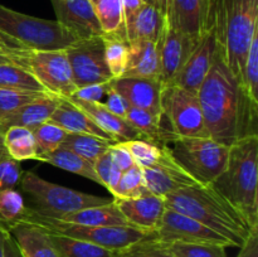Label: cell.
I'll use <instances>...</instances> for the list:
<instances>
[{
    "label": "cell",
    "mask_w": 258,
    "mask_h": 257,
    "mask_svg": "<svg viewBox=\"0 0 258 257\" xmlns=\"http://www.w3.org/2000/svg\"><path fill=\"white\" fill-rule=\"evenodd\" d=\"M197 97L209 138L214 141L231 146L239 139L257 135L258 103L247 95L219 48Z\"/></svg>",
    "instance_id": "cell-1"
},
{
    "label": "cell",
    "mask_w": 258,
    "mask_h": 257,
    "mask_svg": "<svg viewBox=\"0 0 258 257\" xmlns=\"http://www.w3.org/2000/svg\"><path fill=\"white\" fill-rule=\"evenodd\" d=\"M165 206L191 217L231 242L241 247L252 231L246 217L229 203L212 184H194L164 197Z\"/></svg>",
    "instance_id": "cell-2"
},
{
    "label": "cell",
    "mask_w": 258,
    "mask_h": 257,
    "mask_svg": "<svg viewBox=\"0 0 258 257\" xmlns=\"http://www.w3.org/2000/svg\"><path fill=\"white\" fill-rule=\"evenodd\" d=\"M208 24L214 27L227 66L242 82L247 53L258 33V0H209Z\"/></svg>",
    "instance_id": "cell-3"
},
{
    "label": "cell",
    "mask_w": 258,
    "mask_h": 257,
    "mask_svg": "<svg viewBox=\"0 0 258 257\" xmlns=\"http://www.w3.org/2000/svg\"><path fill=\"white\" fill-rule=\"evenodd\" d=\"M212 185L258 227V136L249 135L229 146L227 165Z\"/></svg>",
    "instance_id": "cell-4"
},
{
    "label": "cell",
    "mask_w": 258,
    "mask_h": 257,
    "mask_svg": "<svg viewBox=\"0 0 258 257\" xmlns=\"http://www.w3.org/2000/svg\"><path fill=\"white\" fill-rule=\"evenodd\" d=\"M176 163L198 184H212L224 170L229 146L211 138H179L166 134L163 141Z\"/></svg>",
    "instance_id": "cell-5"
},
{
    "label": "cell",
    "mask_w": 258,
    "mask_h": 257,
    "mask_svg": "<svg viewBox=\"0 0 258 257\" xmlns=\"http://www.w3.org/2000/svg\"><path fill=\"white\" fill-rule=\"evenodd\" d=\"M19 185L33 204L29 208L35 213L49 218L57 219L71 212L110 202L105 197L82 193L59 184L50 183L33 171H24L22 174Z\"/></svg>",
    "instance_id": "cell-6"
},
{
    "label": "cell",
    "mask_w": 258,
    "mask_h": 257,
    "mask_svg": "<svg viewBox=\"0 0 258 257\" xmlns=\"http://www.w3.org/2000/svg\"><path fill=\"white\" fill-rule=\"evenodd\" d=\"M0 32L29 50L66 49L78 40L57 20H47L15 12L0 4Z\"/></svg>",
    "instance_id": "cell-7"
},
{
    "label": "cell",
    "mask_w": 258,
    "mask_h": 257,
    "mask_svg": "<svg viewBox=\"0 0 258 257\" xmlns=\"http://www.w3.org/2000/svg\"><path fill=\"white\" fill-rule=\"evenodd\" d=\"M23 219L39 224L50 233L90 242L113 252L125 251L134 244L154 236V233L135 228L133 226H81L68 223L59 219L40 216L32 211L29 207H27Z\"/></svg>",
    "instance_id": "cell-8"
},
{
    "label": "cell",
    "mask_w": 258,
    "mask_h": 257,
    "mask_svg": "<svg viewBox=\"0 0 258 257\" xmlns=\"http://www.w3.org/2000/svg\"><path fill=\"white\" fill-rule=\"evenodd\" d=\"M163 118L179 138H209L197 93L176 85L164 87Z\"/></svg>",
    "instance_id": "cell-9"
},
{
    "label": "cell",
    "mask_w": 258,
    "mask_h": 257,
    "mask_svg": "<svg viewBox=\"0 0 258 257\" xmlns=\"http://www.w3.org/2000/svg\"><path fill=\"white\" fill-rule=\"evenodd\" d=\"M64 50L72 70L73 82L77 88L112 80L105 60L103 37L76 40Z\"/></svg>",
    "instance_id": "cell-10"
},
{
    "label": "cell",
    "mask_w": 258,
    "mask_h": 257,
    "mask_svg": "<svg viewBox=\"0 0 258 257\" xmlns=\"http://www.w3.org/2000/svg\"><path fill=\"white\" fill-rule=\"evenodd\" d=\"M28 70L53 95L70 97L77 90L64 49L29 50Z\"/></svg>",
    "instance_id": "cell-11"
},
{
    "label": "cell",
    "mask_w": 258,
    "mask_h": 257,
    "mask_svg": "<svg viewBox=\"0 0 258 257\" xmlns=\"http://www.w3.org/2000/svg\"><path fill=\"white\" fill-rule=\"evenodd\" d=\"M154 239L161 243L186 242V243H212L231 247V242L196 221L191 217L166 207L160 222L154 232Z\"/></svg>",
    "instance_id": "cell-12"
},
{
    "label": "cell",
    "mask_w": 258,
    "mask_h": 257,
    "mask_svg": "<svg viewBox=\"0 0 258 257\" xmlns=\"http://www.w3.org/2000/svg\"><path fill=\"white\" fill-rule=\"evenodd\" d=\"M217 48L218 43H217L216 30L213 25L209 24L206 32L196 43L191 52L189 53L183 67L174 78L173 85L185 88L193 93L198 92L202 82L211 70Z\"/></svg>",
    "instance_id": "cell-13"
},
{
    "label": "cell",
    "mask_w": 258,
    "mask_h": 257,
    "mask_svg": "<svg viewBox=\"0 0 258 257\" xmlns=\"http://www.w3.org/2000/svg\"><path fill=\"white\" fill-rule=\"evenodd\" d=\"M143 175L148 190L163 198L179 189L198 184L176 163L164 144L161 158L154 165L143 169Z\"/></svg>",
    "instance_id": "cell-14"
},
{
    "label": "cell",
    "mask_w": 258,
    "mask_h": 257,
    "mask_svg": "<svg viewBox=\"0 0 258 257\" xmlns=\"http://www.w3.org/2000/svg\"><path fill=\"white\" fill-rule=\"evenodd\" d=\"M116 92L120 93L133 107L143 108L154 116L163 118L164 86L158 78L120 77L110 81Z\"/></svg>",
    "instance_id": "cell-15"
},
{
    "label": "cell",
    "mask_w": 258,
    "mask_h": 257,
    "mask_svg": "<svg viewBox=\"0 0 258 257\" xmlns=\"http://www.w3.org/2000/svg\"><path fill=\"white\" fill-rule=\"evenodd\" d=\"M57 22L70 30L78 40L103 37L102 28L90 0H50Z\"/></svg>",
    "instance_id": "cell-16"
},
{
    "label": "cell",
    "mask_w": 258,
    "mask_h": 257,
    "mask_svg": "<svg viewBox=\"0 0 258 257\" xmlns=\"http://www.w3.org/2000/svg\"><path fill=\"white\" fill-rule=\"evenodd\" d=\"M198 40L185 37L166 23V28L159 44L160 53V81L164 87L173 85L174 78L178 75L189 53Z\"/></svg>",
    "instance_id": "cell-17"
},
{
    "label": "cell",
    "mask_w": 258,
    "mask_h": 257,
    "mask_svg": "<svg viewBox=\"0 0 258 257\" xmlns=\"http://www.w3.org/2000/svg\"><path fill=\"white\" fill-rule=\"evenodd\" d=\"M115 203L130 226L150 233L155 232L166 208L163 197L149 190L138 198L118 199Z\"/></svg>",
    "instance_id": "cell-18"
},
{
    "label": "cell",
    "mask_w": 258,
    "mask_h": 257,
    "mask_svg": "<svg viewBox=\"0 0 258 257\" xmlns=\"http://www.w3.org/2000/svg\"><path fill=\"white\" fill-rule=\"evenodd\" d=\"M166 20L178 32L198 40L208 25V4L204 0H171Z\"/></svg>",
    "instance_id": "cell-19"
},
{
    "label": "cell",
    "mask_w": 258,
    "mask_h": 257,
    "mask_svg": "<svg viewBox=\"0 0 258 257\" xmlns=\"http://www.w3.org/2000/svg\"><path fill=\"white\" fill-rule=\"evenodd\" d=\"M8 233L14 239L22 257H59L50 233L39 224L22 219Z\"/></svg>",
    "instance_id": "cell-20"
},
{
    "label": "cell",
    "mask_w": 258,
    "mask_h": 257,
    "mask_svg": "<svg viewBox=\"0 0 258 257\" xmlns=\"http://www.w3.org/2000/svg\"><path fill=\"white\" fill-rule=\"evenodd\" d=\"M165 15L156 8L144 3L131 17L125 19V32L128 43L146 40L159 43L166 28Z\"/></svg>",
    "instance_id": "cell-21"
},
{
    "label": "cell",
    "mask_w": 258,
    "mask_h": 257,
    "mask_svg": "<svg viewBox=\"0 0 258 257\" xmlns=\"http://www.w3.org/2000/svg\"><path fill=\"white\" fill-rule=\"evenodd\" d=\"M71 102L75 103L77 107L85 111L90 117L108 134L111 138L115 139L117 143H123L136 139H145L134 126H131L125 118L115 115L106 108L102 102H86L77 98L67 97ZM146 140V139H145Z\"/></svg>",
    "instance_id": "cell-22"
},
{
    "label": "cell",
    "mask_w": 258,
    "mask_h": 257,
    "mask_svg": "<svg viewBox=\"0 0 258 257\" xmlns=\"http://www.w3.org/2000/svg\"><path fill=\"white\" fill-rule=\"evenodd\" d=\"M59 101L60 96L45 93L0 121V130L4 133L10 126H22L32 131L35 130L38 126L49 121L52 113L59 105Z\"/></svg>",
    "instance_id": "cell-23"
},
{
    "label": "cell",
    "mask_w": 258,
    "mask_h": 257,
    "mask_svg": "<svg viewBox=\"0 0 258 257\" xmlns=\"http://www.w3.org/2000/svg\"><path fill=\"white\" fill-rule=\"evenodd\" d=\"M49 121L54 122L63 130L71 134H86V135H93L102 138L105 140L117 143L113 138H111L106 131H103L90 115L81 110L80 107L71 102L67 97L60 96V101L58 107L50 116Z\"/></svg>",
    "instance_id": "cell-24"
},
{
    "label": "cell",
    "mask_w": 258,
    "mask_h": 257,
    "mask_svg": "<svg viewBox=\"0 0 258 257\" xmlns=\"http://www.w3.org/2000/svg\"><path fill=\"white\" fill-rule=\"evenodd\" d=\"M122 77L160 80V53L158 43L146 40L131 42L127 65Z\"/></svg>",
    "instance_id": "cell-25"
},
{
    "label": "cell",
    "mask_w": 258,
    "mask_h": 257,
    "mask_svg": "<svg viewBox=\"0 0 258 257\" xmlns=\"http://www.w3.org/2000/svg\"><path fill=\"white\" fill-rule=\"evenodd\" d=\"M59 221L68 223L81 224V226H130L120 209L116 206L115 201H110L101 206L88 207L81 211L60 216Z\"/></svg>",
    "instance_id": "cell-26"
},
{
    "label": "cell",
    "mask_w": 258,
    "mask_h": 257,
    "mask_svg": "<svg viewBox=\"0 0 258 257\" xmlns=\"http://www.w3.org/2000/svg\"><path fill=\"white\" fill-rule=\"evenodd\" d=\"M37 160L50 164V165L57 166V168L63 169V170L70 171V173L77 174V175L83 176V178L95 181V183L101 185V181L98 179L97 174H96L93 164L78 156L73 151L62 148V146L55 149L54 151L37 156Z\"/></svg>",
    "instance_id": "cell-27"
},
{
    "label": "cell",
    "mask_w": 258,
    "mask_h": 257,
    "mask_svg": "<svg viewBox=\"0 0 258 257\" xmlns=\"http://www.w3.org/2000/svg\"><path fill=\"white\" fill-rule=\"evenodd\" d=\"M3 143L8 155L17 161L37 160V145L32 130L10 126L3 133Z\"/></svg>",
    "instance_id": "cell-28"
},
{
    "label": "cell",
    "mask_w": 258,
    "mask_h": 257,
    "mask_svg": "<svg viewBox=\"0 0 258 257\" xmlns=\"http://www.w3.org/2000/svg\"><path fill=\"white\" fill-rule=\"evenodd\" d=\"M113 144L116 143L105 140V139L98 138V136L68 133L60 146L73 151L90 163L95 164L98 158H101L103 154L110 150L111 145H113Z\"/></svg>",
    "instance_id": "cell-29"
},
{
    "label": "cell",
    "mask_w": 258,
    "mask_h": 257,
    "mask_svg": "<svg viewBox=\"0 0 258 257\" xmlns=\"http://www.w3.org/2000/svg\"><path fill=\"white\" fill-rule=\"evenodd\" d=\"M105 35H126L121 0H90Z\"/></svg>",
    "instance_id": "cell-30"
},
{
    "label": "cell",
    "mask_w": 258,
    "mask_h": 257,
    "mask_svg": "<svg viewBox=\"0 0 258 257\" xmlns=\"http://www.w3.org/2000/svg\"><path fill=\"white\" fill-rule=\"evenodd\" d=\"M125 120L131 126H134L146 140L156 144H163L166 134L170 133L168 127L164 126L163 118L156 117L153 113L143 108L130 106Z\"/></svg>",
    "instance_id": "cell-31"
},
{
    "label": "cell",
    "mask_w": 258,
    "mask_h": 257,
    "mask_svg": "<svg viewBox=\"0 0 258 257\" xmlns=\"http://www.w3.org/2000/svg\"><path fill=\"white\" fill-rule=\"evenodd\" d=\"M50 233V232H49ZM59 257H113L116 252L62 234L50 233Z\"/></svg>",
    "instance_id": "cell-32"
},
{
    "label": "cell",
    "mask_w": 258,
    "mask_h": 257,
    "mask_svg": "<svg viewBox=\"0 0 258 257\" xmlns=\"http://www.w3.org/2000/svg\"><path fill=\"white\" fill-rule=\"evenodd\" d=\"M0 88L48 92L30 71L13 63L0 65Z\"/></svg>",
    "instance_id": "cell-33"
},
{
    "label": "cell",
    "mask_w": 258,
    "mask_h": 257,
    "mask_svg": "<svg viewBox=\"0 0 258 257\" xmlns=\"http://www.w3.org/2000/svg\"><path fill=\"white\" fill-rule=\"evenodd\" d=\"M103 44H105V60L113 78L122 77L127 65L128 43L126 35H103Z\"/></svg>",
    "instance_id": "cell-34"
},
{
    "label": "cell",
    "mask_w": 258,
    "mask_h": 257,
    "mask_svg": "<svg viewBox=\"0 0 258 257\" xmlns=\"http://www.w3.org/2000/svg\"><path fill=\"white\" fill-rule=\"evenodd\" d=\"M27 206L22 194L15 189L0 190V229L8 232L25 216Z\"/></svg>",
    "instance_id": "cell-35"
},
{
    "label": "cell",
    "mask_w": 258,
    "mask_h": 257,
    "mask_svg": "<svg viewBox=\"0 0 258 257\" xmlns=\"http://www.w3.org/2000/svg\"><path fill=\"white\" fill-rule=\"evenodd\" d=\"M148 191L143 175V169L136 164L128 170L122 171L117 185L115 186L111 194L115 201L118 199H133L143 196Z\"/></svg>",
    "instance_id": "cell-36"
},
{
    "label": "cell",
    "mask_w": 258,
    "mask_h": 257,
    "mask_svg": "<svg viewBox=\"0 0 258 257\" xmlns=\"http://www.w3.org/2000/svg\"><path fill=\"white\" fill-rule=\"evenodd\" d=\"M122 144L135 160V163L141 169L149 168L158 163L163 154V144H156L145 139H136V140L123 141Z\"/></svg>",
    "instance_id": "cell-37"
},
{
    "label": "cell",
    "mask_w": 258,
    "mask_h": 257,
    "mask_svg": "<svg viewBox=\"0 0 258 257\" xmlns=\"http://www.w3.org/2000/svg\"><path fill=\"white\" fill-rule=\"evenodd\" d=\"M173 257H227L226 247L212 243H164Z\"/></svg>",
    "instance_id": "cell-38"
},
{
    "label": "cell",
    "mask_w": 258,
    "mask_h": 257,
    "mask_svg": "<svg viewBox=\"0 0 258 257\" xmlns=\"http://www.w3.org/2000/svg\"><path fill=\"white\" fill-rule=\"evenodd\" d=\"M33 134H34L37 153L39 156L60 148L68 133L52 121H47L33 130Z\"/></svg>",
    "instance_id": "cell-39"
},
{
    "label": "cell",
    "mask_w": 258,
    "mask_h": 257,
    "mask_svg": "<svg viewBox=\"0 0 258 257\" xmlns=\"http://www.w3.org/2000/svg\"><path fill=\"white\" fill-rule=\"evenodd\" d=\"M241 85L243 86L251 100L258 103V33L252 39L248 53H247Z\"/></svg>",
    "instance_id": "cell-40"
},
{
    "label": "cell",
    "mask_w": 258,
    "mask_h": 257,
    "mask_svg": "<svg viewBox=\"0 0 258 257\" xmlns=\"http://www.w3.org/2000/svg\"><path fill=\"white\" fill-rule=\"evenodd\" d=\"M49 92H35V91H20L0 88V121L4 120L13 112L30 101Z\"/></svg>",
    "instance_id": "cell-41"
},
{
    "label": "cell",
    "mask_w": 258,
    "mask_h": 257,
    "mask_svg": "<svg viewBox=\"0 0 258 257\" xmlns=\"http://www.w3.org/2000/svg\"><path fill=\"white\" fill-rule=\"evenodd\" d=\"M93 166H95V171L101 181V185L105 186L110 193H112L115 186L117 185L118 180H120L122 171L118 169V166L113 161L110 150L103 154L101 158H98L96 163L93 164Z\"/></svg>",
    "instance_id": "cell-42"
},
{
    "label": "cell",
    "mask_w": 258,
    "mask_h": 257,
    "mask_svg": "<svg viewBox=\"0 0 258 257\" xmlns=\"http://www.w3.org/2000/svg\"><path fill=\"white\" fill-rule=\"evenodd\" d=\"M22 174L19 161L10 158L8 153L0 156V190L17 188L22 179Z\"/></svg>",
    "instance_id": "cell-43"
},
{
    "label": "cell",
    "mask_w": 258,
    "mask_h": 257,
    "mask_svg": "<svg viewBox=\"0 0 258 257\" xmlns=\"http://www.w3.org/2000/svg\"><path fill=\"white\" fill-rule=\"evenodd\" d=\"M121 252L126 257H173L169 253L164 243L154 239V236Z\"/></svg>",
    "instance_id": "cell-44"
},
{
    "label": "cell",
    "mask_w": 258,
    "mask_h": 257,
    "mask_svg": "<svg viewBox=\"0 0 258 257\" xmlns=\"http://www.w3.org/2000/svg\"><path fill=\"white\" fill-rule=\"evenodd\" d=\"M110 88V82L93 83V85L83 86V87L77 88L70 97L86 101V102H101V98L106 96V93L108 92Z\"/></svg>",
    "instance_id": "cell-45"
},
{
    "label": "cell",
    "mask_w": 258,
    "mask_h": 257,
    "mask_svg": "<svg viewBox=\"0 0 258 257\" xmlns=\"http://www.w3.org/2000/svg\"><path fill=\"white\" fill-rule=\"evenodd\" d=\"M106 97H107V101H106L103 105L106 106L108 111H111L115 115L120 116V117L125 118L126 115H127V111L130 108V105H128L127 101L122 97L118 92H116L112 87L108 90V92L106 93Z\"/></svg>",
    "instance_id": "cell-46"
},
{
    "label": "cell",
    "mask_w": 258,
    "mask_h": 257,
    "mask_svg": "<svg viewBox=\"0 0 258 257\" xmlns=\"http://www.w3.org/2000/svg\"><path fill=\"white\" fill-rule=\"evenodd\" d=\"M110 154L111 156H112L115 164L118 166V169H120L121 171H126L130 168H133L134 165H136L135 160H134L133 156H131L130 151H128L121 143H116L113 144V145H111Z\"/></svg>",
    "instance_id": "cell-47"
},
{
    "label": "cell",
    "mask_w": 258,
    "mask_h": 257,
    "mask_svg": "<svg viewBox=\"0 0 258 257\" xmlns=\"http://www.w3.org/2000/svg\"><path fill=\"white\" fill-rule=\"evenodd\" d=\"M0 50L13 55V57L22 58V59L28 60V53H29V49H27V48L23 44H20L18 40H15L14 38L9 37V35H7L3 32H0Z\"/></svg>",
    "instance_id": "cell-48"
},
{
    "label": "cell",
    "mask_w": 258,
    "mask_h": 257,
    "mask_svg": "<svg viewBox=\"0 0 258 257\" xmlns=\"http://www.w3.org/2000/svg\"><path fill=\"white\" fill-rule=\"evenodd\" d=\"M236 257H258V228L251 232L248 238L239 247Z\"/></svg>",
    "instance_id": "cell-49"
},
{
    "label": "cell",
    "mask_w": 258,
    "mask_h": 257,
    "mask_svg": "<svg viewBox=\"0 0 258 257\" xmlns=\"http://www.w3.org/2000/svg\"><path fill=\"white\" fill-rule=\"evenodd\" d=\"M4 256L5 257H22L19 249H18L17 244H15L14 239L10 236L9 233H7L4 239Z\"/></svg>",
    "instance_id": "cell-50"
},
{
    "label": "cell",
    "mask_w": 258,
    "mask_h": 257,
    "mask_svg": "<svg viewBox=\"0 0 258 257\" xmlns=\"http://www.w3.org/2000/svg\"><path fill=\"white\" fill-rule=\"evenodd\" d=\"M121 3H122L123 20L131 17L144 4L143 0H121Z\"/></svg>",
    "instance_id": "cell-51"
},
{
    "label": "cell",
    "mask_w": 258,
    "mask_h": 257,
    "mask_svg": "<svg viewBox=\"0 0 258 257\" xmlns=\"http://www.w3.org/2000/svg\"><path fill=\"white\" fill-rule=\"evenodd\" d=\"M5 63H13V65H18V66H20V67L28 70V60L27 59H22V58L13 57V55H10V54H8V53L0 50V65H5Z\"/></svg>",
    "instance_id": "cell-52"
},
{
    "label": "cell",
    "mask_w": 258,
    "mask_h": 257,
    "mask_svg": "<svg viewBox=\"0 0 258 257\" xmlns=\"http://www.w3.org/2000/svg\"><path fill=\"white\" fill-rule=\"evenodd\" d=\"M143 2L146 3V4L151 5V7L156 8L161 14L168 17L169 7H170V0H143Z\"/></svg>",
    "instance_id": "cell-53"
},
{
    "label": "cell",
    "mask_w": 258,
    "mask_h": 257,
    "mask_svg": "<svg viewBox=\"0 0 258 257\" xmlns=\"http://www.w3.org/2000/svg\"><path fill=\"white\" fill-rule=\"evenodd\" d=\"M7 233L8 232L0 229V257H5L4 256V239H5V236H7Z\"/></svg>",
    "instance_id": "cell-54"
},
{
    "label": "cell",
    "mask_w": 258,
    "mask_h": 257,
    "mask_svg": "<svg viewBox=\"0 0 258 257\" xmlns=\"http://www.w3.org/2000/svg\"><path fill=\"white\" fill-rule=\"evenodd\" d=\"M4 153H7V150H5L4 148V143H3V133L2 130H0V156H2Z\"/></svg>",
    "instance_id": "cell-55"
},
{
    "label": "cell",
    "mask_w": 258,
    "mask_h": 257,
    "mask_svg": "<svg viewBox=\"0 0 258 257\" xmlns=\"http://www.w3.org/2000/svg\"><path fill=\"white\" fill-rule=\"evenodd\" d=\"M113 257H126V256L122 253V252H116L115 256H113Z\"/></svg>",
    "instance_id": "cell-56"
},
{
    "label": "cell",
    "mask_w": 258,
    "mask_h": 257,
    "mask_svg": "<svg viewBox=\"0 0 258 257\" xmlns=\"http://www.w3.org/2000/svg\"><path fill=\"white\" fill-rule=\"evenodd\" d=\"M204 2H206V3H207V4H208V5H209V0H204Z\"/></svg>",
    "instance_id": "cell-57"
},
{
    "label": "cell",
    "mask_w": 258,
    "mask_h": 257,
    "mask_svg": "<svg viewBox=\"0 0 258 257\" xmlns=\"http://www.w3.org/2000/svg\"><path fill=\"white\" fill-rule=\"evenodd\" d=\"M170 3H171V0H170Z\"/></svg>",
    "instance_id": "cell-58"
}]
</instances>
